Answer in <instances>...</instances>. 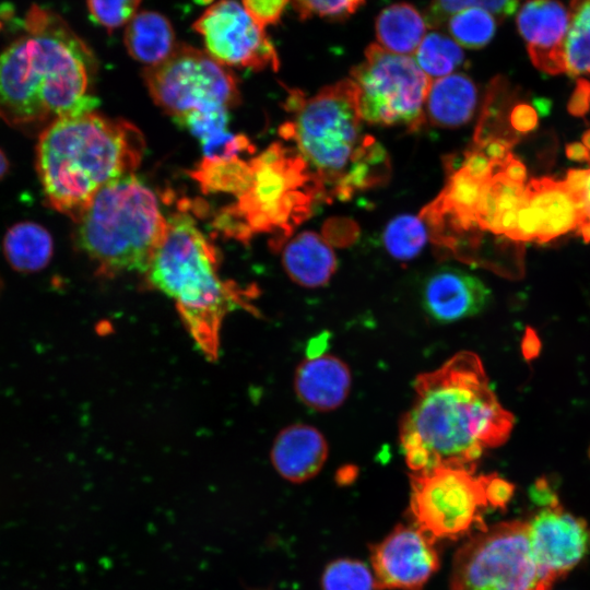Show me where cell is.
<instances>
[{
    "mask_svg": "<svg viewBox=\"0 0 590 590\" xmlns=\"http://www.w3.org/2000/svg\"><path fill=\"white\" fill-rule=\"evenodd\" d=\"M250 17L262 28L275 25L291 0H239Z\"/></svg>",
    "mask_w": 590,
    "mask_h": 590,
    "instance_id": "obj_37",
    "label": "cell"
},
{
    "mask_svg": "<svg viewBox=\"0 0 590 590\" xmlns=\"http://www.w3.org/2000/svg\"><path fill=\"white\" fill-rule=\"evenodd\" d=\"M366 0H291L302 20L312 16L343 20L353 14Z\"/></svg>",
    "mask_w": 590,
    "mask_h": 590,
    "instance_id": "obj_35",
    "label": "cell"
},
{
    "mask_svg": "<svg viewBox=\"0 0 590 590\" xmlns=\"http://www.w3.org/2000/svg\"><path fill=\"white\" fill-rule=\"evenodd\" d=\"M585 141H586V146L590 150V131L587 133Z\"/></svg>",
    "mask_w": 590,
    "mask_h": 590,
    "instance_id": "obj_43",
    "label": "cell"
},
{
    "mask_svg": "<svg viewBox=\"0 0 590 590\" xmlns=\"http://www.w3.org/2000/svg\"><path fill=\"white\" fill-rule=\"evenodd\" d=\"M205 52L225 67L255 71L280 66L279 56L266 33L237 0H217L193 22Z\"/></svg>",
    "mask_w": 590,
    "mask_h": 590,
    "instance_id": "obj_13",
    "label": "cell"
},
{
    "mask_svg": "<svg viewBox=\"0 0 590 590\" xmlns=\"http://www.w3.org/2000/svg\"><path fill=\"white\" fill-rule=\"evenodd\" d=\"M439 467L410 475V509L417 524L434 542L436 539H458L473 528L486 529L483 511L485 475Z\"/></svg>",
    "mask_w": 590,
    "mask_h": 590,
    "instance_id": "obj_12",
    "label": "cell"
},
{
    "mask_svg": "<svg viewBox=\"0 0 590 590\" xmlns=\"http://www.w3.org/2000/svg\"><path fill=\"white\" fill-rule=\"evenodd\" d=\"M143 274L151 288L175 302L203 355L216 359L225 316L247 300L234 283L222 279L216 250L191 215L177 212L167 219L164 239Z\"/></svg>",
    "mask_w": 590,
    "mask_h": 590,
    "instance_id": "obj_6",
    "label": "cell"
},
{
    "mask_svg": "<svg viewBox=\"0 0 590 590\" xmlns=\"http://www.w3.org/2000/svg\"><path fill=\"white\" fill-rule=\"evenodd\" d=\"M144 148L138 128L95 110L51 121L36 145L46 203L75 222L104 185L133 174Z\"/></svg>",
    "mask_w": 590,
    "mask_h": 590,
    "instance_id": "obj_4",
    "label": "cell"
},
{
    "mask_svg": "<svg viewBox=\"0 0 590 590\" xmlns=\"http://www.w3.org/2000/svg\"><path fill=\"white\" fill-rule=\"evenodd\" d=\"M428 231L420 216L399 215L391 220L384 232L387 251L396 259L411 260L424 248Z\"/></svg>",
    "mask_w": 590,
    "mask_h": 590,
    "instance_id": "obj_30",
    "label": "cell"
},
{
    "mask_svg": "<svg viewBox=\"0 0 590 590\" xmlns=\"http://www.w3.org/2000/svg\"><path fill=\"white\" fill-rule=\"evenodd\" d=\"M1 290H2V281H1V278H0V293H1Z\"/></svg>",
    "mask_w": 590,
    "mask_h": 590,
    "instance_id": "obj_44",
    "label": "cell"
},
{
    "mask_svg": "<svg viewBox=\"0 0 590 590\" xmlns=\"http://www.w3.org/2000/svg\"><path fill=\"white\" fill-rule=\"evenodd\" d=\"M570 192L579 215L577 233L590 240V168L571 169L563 180Z\"/></svg>",
    "mask_w": 590,
    "mask_h": 590,
    "instance_id": "obj_36",
    "label": "cell"
},
{
    "mask_svg": "<svg viewBox=\"0 0 590 590\" xmlns=\"http://www.w3.org/2000/svg\"><path fill=\"white\" fill-rule=\"evenodd\" d=\"M206 192H229L237 197L249 186L252 177L250 161L204 158L192 173Z\"/></svg>",
    "mask_w": 590,
    "mask_h": 590,
    "instance_id": "obj_27",
    "label": "cell"
},
{
    "mask_svg": "<svg viewBox=\"0 0 590 590\" xmlns=\"http://www.w3.org/2000/svg\"><path fill=\"white\" fill-rule=\"evenodd\" d=\"M522 354L527 359L536 357L541 350V341L536 332L528 328L524 332L521 343Z\"/></svg>",
    "mask_w": 590,
    "mask_h": 590,
    "instance_id": "obj_40",
    "label": "cell"
},
{
    "mask_svg": "<svg viewBox=\"0 0 590 590\" xmlns=\"http://www.w3.org/2000/svg\"><path fill=\"white\" fill-rule=\"evenodd\" d=\"M530 497L541 508L560 505L558 495L545 477H540L534 482L530 488Z\"/></svg>",
    "mask_w": 590,
    "mask_h": 590,
    "instance_id": "obj_39",
    "label": "cell"
},
{
    "mask_svg": "<svg viewBox=\"0 0 590 590\" xmlns=\"http://www.w3.org/2000/svg\"><path fill=\"white\" fill-rule=\"evenodd\" d=\"M351 382L347 365L328 354L304 359L294 377L298 399L308 408L324 412L339 408L345 401Z\"/></svg>",
    "mask_w": 590,
    "mask_h": 590,
    "instance_id": "obj_20",
    "label": "cell"
},
{
    "mask_svg": "<svg viewBox=\"0 0 590 590\" xmlns=\"http://www.w3.org/2000/svg\"><path fill=\"white\" fill-rule=\"evenodd\" d=\"M414 56L417 66L430 79L451 74L464 60L461 46L436 32L424 36Z\"/></svg>",
    "mask_w": 590,
    "mask_h": 590,
    "instance_id": "obj_28",
    "label": "cell"
},
{
    "mask_svg": "<svg viewBox=\"0 0 590 590\" xmlns=\"http://www.w3.org/2000/svg\"><path fill=\"white\" fill-rule=\"evenodd\" d=\"M529 543L528 523L510 520L479 531L457 551L450 590H551Z\"/></svg>",
    "mask_w": 590,
    "mask_h": 590,
    "instance_id": "obj_9",
    "label": "cell"
},
{
    "mask_svg": "<svg viewBox=\"0 0 590 590\" xmlns=\"http://www.w3.org/2000/svg\"><path fill=\"white\" fill-rule=\"evenodd\" d=\"M418 528L398 524L370 547L376 590H421L439 568V556Z\"/></svg>",
    "mask_w": 590,
    "mask_h": 590,
    "instance_id": "obj_14",
    "label": "cell"
},
{
    "mask_svg": "<svg viewBox=\"0 0 590 590\" xmlns=\"http://www.w3.org/2000/svg\"><path fill=\"white\" fill-rule=\"evenodd\" d=\"M588 456H589V459H590V447H589V449H588Z\"/></svg>",
    "mask_w": 590,
    "mask_h": 590,
    "instance_id": "obj_45",
    "label": "cell"
},
{
    "mask_svg": "<svg viewBox=\"0 0 590 590\" xmlns=\"http://www.w3.org/2000/svg\"><path fill=\"white\" fill-rule=\"evenodd\" d=\"M568 11L564 72L573 76L590 74V0H573Z\"/></svg>",
    "mask_w": 590,
    "mask_h": 590,
    "instance_id": "obj_26",
    "label": "cell"
},
{
    "mask_svg": "<svg viewBox=\"0 0 590 590\" xmlns=\"http://www.w3.org/2000/svg\"><path fill=\"white\" fill-rule=\"evenodd\" d=\"M156 105L174 120L194 111L231 109L239 101L235 75L196 47L177 44L162 62L143 70Z\"/></svg>",
    "mask_w": 590,
    "mask_h": 590,
    "instance_id": "obj_11",
    "label": "cell"
},
{
    "mask_svg": "<svg viewBox=\"0 0 590 590\" xmlns=\"http://www.w3.org/2000/svg\"><path fill=\"white\" fill-rule=\"evenodd\" d=\"M2 248L12 269L21 273H34L50 262L54 255V239L43 225L24 221L7 231Z\"/></svg>",
    "mask_w": 590,
    "mask_h": 590,
    "instance_id": "obj_24",
    "label": "cell"
},
{
    "mask_svg": "<svg viewBox=\"0 0 590 590\" xmlns=\"http://www.w3.org/2000/svg\"><path fill=\"white\" fill-rule=\"evenodd\" d=\"M485 498L487 505L505 510L515 493V485L497 474L485 475Z\"/></svg>",
    "mask_w": 590,
    "mask_h": 590,
    "instance_id": "obj_38",
    "label": "cell"
},
{
    "mask_svg": "<svg viewBox=\"0 0 590 590\" xmlns=\"http://www.w3.org/2000/svg\"><path fill=\"white\" fill-rule=\"evenodd\" d=\"M579 215L563 180L535 178L527 184V197L516 223L515 241L545 243L571 231Z\"/></svg>",
    "mask_w": 590,
    "mask_h": 590,
    "instance_id": "obj_16",
    "label": "cell"
},
{
    "mask_svg": "<svg viewBox=\"0 0 590 590\" xmlns=\"http://www.w3.org/2000/svg\"><path fill=\"white\" fill-rule=\"evenodd\" d=\"M250 163L251 181L222 222H228L241 239L276 229L286 237L311 213L318 197L326 196L324 187L298 153L281 144L271 145Z\"/></svg>",
    "mask_w": 590,
    "mask_h": 590,
    "instance_id": "obj_8",
    "label": "cell"
},
{
    "mask_svg": "<svg viewBox=\"0 0 590 590\" xmlns=\"http://www.w3.org/2000/svg\"><path fill=\"white\" fill-rule=\"evenodd\" d=\"M424 16L405 2L384 9L376 19V37L384 49L398 54H414L425 36Z\"/></svg>",
    "mask_w": 590,
    "mask_h": 590,
    "instance_id": "obj_25",
    "label": "cell"
},
{
    "mask_svg": "<svg viewBox=\"0 0 590 590\" xmlns=\"http://www.w3.org/2000/svg\"><path fill=\"white\" fill-rule=\"evenodd\" d=\"M358 92L352 79L324 86L305 98H288L293 120L281 128L297 153L322 182L327 197L350 199L355 192L384 184L390 174L388 155L363 131Z\"/></svg>",
    "mask_w": 590,
    "mask_h": 590,
    "instance_id": "obj_5",
    "label": "cell"
},
{
    "mask_svg": "<svg viewBox=\"0 0 590 590\" xmlns=\"http://www.w3.org/2000/svg\"><path fill=\"white\" fill-rule=\"evenodd\" d=\"M457 162L447 158L446 186L418 216L436 247L461 261L495 268L498 249L517 245V216L527 197L524 166L512 153L492 156L474 143Z\"/></svg>",
    "mask_w": 590,
    "mask_h": 590,
    "instance_id": "obj_2",
    "label": "cell"
},
{
    "mask_svg": "<svg viewBox=\"0 0 590 590\" xmlns=\"http://www.w3.org/2000/svg\"><path fill=\"white\" fill-rule=\"evenodd\" d=\"M446 23L455 42L467 48L484 47L496 32L495 16L480 7L459 10Z\"/></svg>",
    "mask_w": 590,
    "mask_h": 590,
    "instance_id": "obj_29",
    "label": "cell"
},
{
    "mask_svg": "<svg viewBox=\"0 0 590 590\" xmlns=\"http://www.w3.org/2000/svg\"><path fill=\"white\" fill-rule=\"evenodd\" d=\"M141 0H86L92 20L107 32L126 26L139 12Z\"/></svg>",
    "mask_w": 590,
    "mask_h": 590,
    "instance_id": "obj_34",
    "label": "cell"
},
{
    "mask_svg": "<svg viewBox=\"0 0 590 590\" xmlns=\"http://www.w3.org/2000/svg\"><path fill=\"white\" fill-rule=\"evenodd\" d=\"M489 290L473 274L452 267L432 273L422 288V305L437 322L448 323L479 314L489 302Z\"/></svg>",
    "mask_w": 590,
    "mask_h": 590,
    "instance_id": "obj_18",
    "label": "cell"
},
{
    "mask_svg": "<svg viewBox=\"0 0 590 590\" xmlns=\"http://www.w3.org/2000/svg\"><path fill=\"white\" fill-rule=\"evenodd\" d=\"M176 123L197 137L202 146L210 144L223 135L229 121V109L219 108L194 111L175 119Z\"/></svg>",
    "mask_w": 590,
    "mask_h": 590,
    "instance_id": "obj_33",
    "label": "cell"
},
{
    "mask_svg": "<svg viewBox=\"0 0 590 590\" xmlns=\"http://www.w3.org/2000/svg\"><path fill=\"white\" fill-rule=\"evenodd\" d=\"M521 0H433L424 16L426 25L439 27L448 17L468 7H480L494 16L506 17L518 10Z\"/></svg>",
    "mask_w": 590,
    "mask_h": 590,
    "instance_id": "obj_32",
    "label": "cell"
},
{
    "mask_svg": "<svg viewBox=\"0 0 590 590\" xmlns=\"http://www.w3.org/2000/svg\"><path fill=\"white\" fill-rule=\"evenodd\" d=\"M123 44L138 62L153 67L165 60L176 48L170 21L156 11H139L126 25Z\"/></svg>",
    "mask_w": 590,
    "mask_h": 590,
    "instance_id": "obj_23",
    "label": "cell"
},
{
    "mask_svg": "<svg viewBox=\"0 0 590 590\" xmlns=\"http://www.w3.org/2000/svg\"><path fill=\"white\" fill-rule=\"evenodd\" d=\"M324 436L308 424H293L283 428L271 448L275 471L292 483H303L316 476L328 457Z\"/></svg>",
    "mask_w": 590,
    "mask_h": 590,
    "instance_id": "obj_19",
    "label": "cell"
},
{
    "mask_svg": "<svg viewBox=\"0 0 590 590\" xmlns=\"http://www.w3.org/2000/svg\"><path fill=\"white\" fill-rule=\"evenodd\" d=\"M73 241L105 278L144 273L164 239L167 219L134 174L104 185L74 222Z\"/></svg>",
    "mask_w": 590,
    "mask_h": 590,
    "instance_id": "obj_7",
    "label": "cell"
},
{
    "mask_svg": "<svg viewBox=\"0 0 590 590\" xmlns=\"http://www.w3.org/2000/svg\"><path fill=\"white\" fill-rule=\"evenodd\" d=\"M399 438L412 472L439 467L471 472L486 449L502 446L515 424L489 386L481 358L455 354L439 368L420 374Z\"/></svg>",
    "mask_w": 590,
    "mask_h": 590,
    "instance_id": "obj_1",
    "label": "cell"
},
{
    "mask_svg": "<svg viewBox=\"0 0 590 590\" xmlns=\"http://www.w3.org/2000/svg\"><path fill=\"white\" fill-rule=\"evenodd\" d=\"M9 170V160L0 149V179H2Z\"/></svg>",
    "mask_w": 590,
    "mask_h": 590,
    "instance_id": "obj_42",
    "label": "cell"
},
{
    "mask_svg": "<svg viewBox=\"0 0 590 590\" xmlns=\"http://www.w3.org/2000/svg\"><path fill=\"white\" fill-rule=\"evenodd\" d=\"M528 523L532 554L542 571L555 582L590 552V526L562 505L541 508Z\"/></svg>",
    "mask_w": 590,
    "mask_h": 590,
    "instance_id": "obj_15",
    "label": "cell"
},
{
    "mask_svg": "<svg viewBox=\"0 0 590 590\" xmlns=\"http://www.w3.org/2000/svg\"><path fill=\"white\" fill-rule=\"evenodd\" d=\"M326 340H327V337H322V335L316 337L315 339H312L311 343L308 345L307 357H314V356L323 354V349H324V345L327 344Z\"/></svg>",
    "mask_w": 590,
    "mask_h": 590,
    "instance_id": "obj_41",
    "label": "cell"
},
{
    "mask_svg": "<svg viewBox=\"0 0 590 590\" xmlns=\"http://www.w3.org/2000/svg\"><path fill=\"white\" fill-rule=\"evenodd\" d=\"M516 22L532 63L550 74L564 72L568 9L558 0H527L519 8Z\"/></svg>",
    "mask_w": 590,
    "mask_h": 590,
    "instance_id": "obj_17",
    "label": "cell"
},
{
    "mask_svg": "<svg viewBox=\"0 0 590 590\" xmlns=\"http://www.w3.org/2000/svg\"><path fill=\"white\" fill-rule=\"evenodd\" d=\"M358 92V108L364 121L379 126H403L417 130L425 120V102L432 85L409 56L369 45L365 59L351 70Z\"/></svg>",
    "mask_w": 590,
    "mask_h": 590,
    "instance_id": "obj_10",
    "label": "cell"
},
{
    "mask_svg": "<svg viewBox=\"0 0 590 590\" xmlns=\"http://www.w3.org/2000/svg\"><path fill=\"white\" fill-rule=\"evenodd\" d=\"M282 263L288 276L305 287L326 285L337 269L332 248L314 232L291 239L282 251Z\"/></svg>",
    "mask_w": 590,
    "mask_h": 590,
    "instance_id": "obj_21",
    "label": "cell"
},
{
    "mask_svg": "<svg viewBox=\"0 0 590 590\" xmlns=\"http://www.w3.org/2000/svg\"><path fill=\"white\" fill-rule=\"evenodd\" d=\"M476 103L473 81L465 74L451 73L432 82L424 113L434 126L456 128L472 118Z\"/></svg>",
    "mask_w": 590,
    "mask_h": 590,
    "instance_id": "obj_22",
    "label": "cell"
},
{
    "mask_svg": "<svg viewBox=\"0 0 590 590\" xmlns=\"http://www.w3.org/2000/svg\"><path fill=\"white\" fill-rule=\"evenodd\" d=\"M25 30L0 52V113L31 123L95 110V60L85 43L38 7L27 13Z\"/></svg>",
    "mask_w": 590,
    "mask_h": 590,
    "instance_id": "obj_3",
    "label": "cell"
},
{
    "mask_svg": "<svg viewBox=\"0 0 590 590\" xmlns=\"http://www.w3.org/2000/svg\"><path fill=\"white\" fill-rule=\"evenodd\" d=\"M322 590H376L373 571L361 560L338 558L321 576Z\"/></svg>",
    "mask_w": 590,
    "mask_h": 590,
    "instance_id": "obj_31",
    "label": "cell"
}]
</instances>
